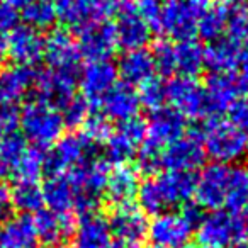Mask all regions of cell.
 <instances>
[{"label":"cell","instance_id":"6da1fadb","mask_svg":"<svg viewBox=\"0 0 248 248\" xmlns=\"http://www.w3.org/2000/svg\"><path fill=\"white\" fill-rule=\"evenodd\" d=\"M196 177L190 172H158L140 184L136 199L145 214L169 213L175 207L186 206L194 197Z\"/></svg>","mask_w":248,"mask_h":248},{"label":"cell","instance_id":"7a4b0ae2","mask_svg":"<svg viewBox=\"0 0 248 248\" xmlns=\"http://www.w3.org/2000/svg\"><path fill=\"white\" fill-rule=\"evenodd\" d=\"M19 129L22 138L36 148H51L63 136L65 123L62 112L41 100H29L19 112Z\"/></svg>","mask_w":248,"mask_h":248},{"label":"cell","instance_id":"3957f363","mask_svg":"<svg viewBox=\"0 0 248 248\" xmlns=\"http://www.w3.org/2000/svg\"><path fill=\"white\" fill-rule=\"evenodd\" d=\"M199 136L206 155L216 163L230 165L248 155V133L234 128L228 121L211 119Z\"/></svg>","mask_w":248,"mask_h":248},{"label":"cell","instance_id":"277c9868","mask_svg":"<svg viewBox=\"0 0 248 248\" xmlns=\"http://www.w3.org/2000/svg\"><path fill=\"white\" fill-rule=\"evenodd\" d=\"M201 245L213 248H248V228L238 214L213 211L197 226Z\"/></svg>","mask_w":248,"mask_h":248},{"label":"cell","instance_id":"5b68a950","mask_svg":"<svg viewBox=\"0 0 248 248\" xmlns=\"http://www.w3.org/2000/svg\"><path fill=\"white\" fill-rule=\"evenodd\" d=\"M92 153L93 145L87 141L82 133L63 135L45 155V173L49 177L63 175L89 160Z\"/></svg>","mask_w":248,"mask_h":248},{"label":"cell","instance_id":"8992f818","mask_svg":"<svg viewBox=\"0 0 248 248\" xmlns=\"http://www.w3.org/2000/svg\"><path fill=\"white\" fill-rule=\"evenodd\" d=\"M167 102L172 104L180 116L186 119H201L209 116L204 87L192 77L177 75L165 83Z\"/></svg>","mask_w":248,"mask_h":248},{"label":"cell","instance_id":"52a82bcc","mask_svg":"<svg viewBox=\"0 0 248 248\" xmlns=\"http://www.w3.org/2000/svg\"><path fill=\"white\" fill-rule=\"evenodd\" d=\"M201 11L202 7L194 4L192 0H165L162 5L158 31L177 43L194 39V34H197Z\"/></svg>","mask_w":248,"mask_h":248},{"label":"cell","instance_id":"ba28073f","mask_svg":"<svg viewBox=\"0 0 248 248\" xmlns=\"http://www.w3.org/2000/svg\"><path fill=\"white\" fill-rule=\"evenodd\" d=\"M119 0H55L56 17L68 28L80 29L97 21H107Z\"/></svg>","mask_w":248,"mask_h":248},{"label":"cell","instance_id":"9c48e42d","mask_svg":"<svg viewBox=\"0 0 248 248\" xmlns=\"http://www.w3.org/2000/svg\"><path fill=\"white\" fill-rule=\"evenodd\" d=\"M231 167L223 163H211L204 167L199 177H196L194 197L196 204L207 211H219L224 206Z\"/></svg>","mask_w":248,"mask_h":248},{"label":"cell","instance_id":"30bf717a","mask_svg":"<svg viewBox=\"0 0 248 248\" xmlns=\"http://www.w3.org/2000/svg\"><path fill=\"white\" fill-rule=\"evenodd\" d=\"M194 224L182 213H163L148 223V234L155 248H186L194 233Z\"/></svg>","mask_w":248,"mask_h":248},{"label":"cell","instance_id":"8fae6325","mask_svg":"<svg viewBox=\"0 0 248 248\" xmlns=\"http://www.w3.org/2000/svg\"><path fill=\"white\" fill-rule=\"evenodd\" d=\"M146 138V123L140 117L121 123L106 143V162L114 165H126L136 156L140 146Z\"/></svg>","mask_w":248,"mask_h":248},{"label":"cell","instance_id":"7c38bea8","mask_svg":"<svg viewBox=\"0 0 248 248\" xmlns=\"http://www.w3.org/2000/svg\"><path fill=\"white\" fill-rule=\"evenodd\" d=\"M116 31L117 46L124 48L126 51L133 49H143L152 39V29L145 24L138 16L135 7V0H119L116 7Z\"/></svg>","mask_w":248,"mask_h":248},{"label":"cell","instance_id":"4fadbf2b","mask_svg":"<svg viewBox=\"0 0 248 248\" xmlns=\"http://www.w3.org/2000/svg\"><path fill=\"white\" fill-rule=\"evenodd\" d=\"M77 46L82 56L89 62L109 60L117 49V39L114 24L107 21H97L77 29Z\"/></svg>","mask_w":248,"mask_h":248},{"label":"cell","instance_id":"5bb4252c","mask_svg":"<svg viewBox=\"0 0 248 248\" xmlns=\"http://www.w3.org/2000/svg\"><path fill=\"white\" fill-rule=\"evenodd\" d=\"M162 167L172 172H190L199 169L206 160L202 141H201L199 133H190L184 135L172 145L162 150Z\"/></svg>","mask_w":248,"mask_h":248},{"label":"cell","instance_id":"9a60e30c","mask_svg":"<svg viewBox=\"0 0 248 248\" xmlns=\"http://www.w3.org/2000/svg\"><path fill=\"white\" fill-rule=\"evenodd\" d=\"M184 135L186 119L172 107H162L152 112L150 119L146 121V138L143 143L162 152Z\"/></svg>","mask_w":248,"mask_h":248},{"label":"cell","instance_id":"2e32d148","mask_svg":"<svg viewBox=\"0 0 248 248\" xmlns=\"http://www.w3.org/2000/svg\"><path fill=\"white\" fill-rule=\"evenodd\" d=\"M34 87L38 100L62 110L75 97L77 77L72 72H60V70L49 68L36 77Z\"/></svg>","mask_w":248,"mask_h":248},{"label":"cell","instance_id":"e0dca14e","mask_svg":"<svg viewBox=\"0 0 248 248\" xmlns=\"http://www.w3.org/2000/svg\"><path fill=\"white\" fill-rule=\"evenodd\" d=\"M107 223L116 241L140 245L148 234V221L145 213L133 204L114 206Z\"/></svg>","mask_w":248,"mask_h":248},{"label":"cell","instance_id":"ac0fdd59","mask_svg":"<svg viewBox=\"0 0 248 248\" xmlns=\"http://www.w3.org/2000/svg\"><path fill=\"white\" fill-rule=\"evenodd\" d=\"M117 83V68L109 60L89 62L78 77L82 97L89 104H99L100 99Z\"/></svg>","mask_w":248,"mask_h":248},{"label":"cell","instance_id":"d6986e66","mask_svg":"<svg viewBox=\"0 0 248 248\" xmlns=\"http://www.w3.org/2000/svg\"><path fill=\"white\" fill-rule=\"evenodd\" d=\"M99 104L102 109V116L107 121H117L119 124L138 117L140 107H141L138 90L126 82H117L100 99Z\"/></svg>","mask_w":248,"mask_h":248},{"label":"cell","instance_id":"ffe728a7","mask_svg":"<svg viewBox=\"0 0 248 248\" xmlns=\"http://www.w3.org/2000/svg\"><path fill=\"white\" fill-rule=\"evenodd\" d=\"M43 58L48 62L51 70L75 73L80 63V55L77 41L70 32L63 29H56L48 34L45 39V55Z\"/></svg>","mask_w":248,"mask_h":248},{"label":"cell","instance_id":"44dd1931","mask_svg":"<svg viewBox=\"0 0 248 248\" xmlns=\"http://www.w3.org/2000/svg\"><path fill=\"white\" fill-rule=\"evenodd\" d=\"M45 55V38L39 31L17 26L7 36V56H11L19 66H34Z\"/></svg>","mask_w":248,"mask_h":248},{"label":"cell","instance_id":"7402d4cb","mask_svg":"<svg viewBox=\"0 0 248 248\" xmlns=\"http://www.w3.org/2000/svg\"><path fill=\"white\" fill-rule=\"evenodd\" d=\"M243 83L233 73H213L204 87L209 116L224 112L243 92Z\"/></svg>","mask_w":248,"mask_h":248},{"label":"cell","instance_id":"603a6c76","mask_svg":"<svg viewBox=\"0 0 248 248\" xmlns=\"http://www.w3.org/2000/svg\"><path fill=\"white\" fill-rule=\"evenodd\" d=\"M38 73L31 66H9L0 70V109L11 107L34 87Z\"/></svg>","mask_w":248,"mask_h":248},{"label":"cell","instance_id":"cb8c5ba5","mask_svg":"<svg viewBox=\"0 0 248 248\" xmlns=\"http://www.w3.org/2000/svg\"><path fill=\"white\" fill-rule=\"evenodd\" d=\"M72 234L73 248H110L114 241L109 223L99 213L80 217Z\"/></svg>","mask_w":248,"mask_h":248},{"label":"cell","instance_id":"d4e9b609","mask_svg":"<svg viewBox=\"0 0 248 248\" xmlns=\"http://www.w3.org/2000/svg\"><path fill=\"white\" fill-rule=\"evenodd\" d=\"M36 236L43 243L56 245L62 240L68 238L75 230V219L72 214H58L49 209H41L32 217Z\"/></svg>","mask_w":248,"mask_h":248},{"label":"cell","instance_id":"484cf974","mask_svg":"<svg viewBox=\"0 0 248 248\" xmlns=\"http://www.w3.org/2000/svg\"><path fill=\"white\" fill-rule=\"evenodd\" d=\"M117 68V75H121L123 82L129 83V85H141L146 80L153 78L155 75V63H153V56L148 49H133V51H126L119 60Z\"/></svg>","mask_w":248,"mask_h":248},{"label":"cell","instance_id":"4316f807","mask_svg":"<svg viewBox=\"0 0 248 248\" xmlns=\"http://www.w3.org/2000/svg\"><path fill=\"white\" fill-rule=\"evenodd\" d=\"M41 189L43 201L53 213L70 214V211L75 207L77 190L68 173L49 177Z\"/></svg>","mask_w":248,"mask_h":248},{"label":"cell","instance_id":"83f0119b","mask_svg":"<svg viewBox=\"0 0 248 248\" xmlns=\"http://www.w3.org/2000/svg\"><path fill=\"white\" fill-rule=\"evenodd\" d=\"M138 187V170L128 165H117L114 170H110L104 194L114 206H123V204L133 202Z\"/></svg>","mask_w":248,"mask_h":248},{"label":"cell","instance_id":"f1b7e54d","mask_svg":"<svg viewBox=\"0 0 248 248\" xmlns=\"http://www.w3.org/2000/svg\"><path fill=\"white\" fill-rule=\"evenodd\" d=\"M241 49L231 39L219 38L204 48V66L213 73H231L238 68Z\"/></svg>","mask_w":248,"mask_h":248},{"label":"cell","instance_id":"f546056e","mask_svg":"<svg viewBox=\"0 0 248 248\" xmlns=\"http://www.w3.org/2000/svg\"><path fill=\"white\" fill-rule=\"evenodd\" d=\"M38 240L32 217L28 214L9 217L0 226V245L4 248H32Z\"/></svg>","mask_w":248,"mask_h":248},{"label":"cell","instance_id":"4dcf8cb0","mask_svg":"<svg viewBox=\"0 0 248 248\" xmlns=\"http://www.w3.org/2000/svg\"><path fill=\"white\" fill-rule=\"evenodd\" d=\"M175 53V72L182 77L196 78L197 73L204 68V48L196 39H186L173 45Z\"/></svg>","mask_w":248,"mask_h":248},{"label":"cell","instance_id":"1f68e13d","mask_svg":"<svg viewBox=\"0 0 248 248\" xmlns=\"http://www.w3.org/2000/svg\"><path fill=\"white\" fill-rule=\"evenodd\" d=\"M45 150L26 148L17 158L9 175L14 177L16 182H38L39 177L45 173Z\"/></svg>","mask_w":248,"mask_h":248},{"label":"cell","instance_id":"d6a6232c","mask_svg":"<svg viewBox=\"0 0 248 248\" xmlns=\"http://www.w3.org/2000/svg\"><path fill=\"white\" fill-rule=\"evenodd\" d=\"M9 204H12L21 214H36L45 206L41 186L38 182H16L9 192Z\"/></svg>","mask_w":248,"mask_h":248},{"label":"cell","instance_id":"836d02e7","mask_svg":"<svg viewBox=\"0 0 248 248\" xmlns=\"http://www.w3.org/2000/svg\"><path fill=\"white\" fill-rule=\"evenodd\" d=\"M228 16L230 12L223 4L206 7L204 11H201L199 21H197V34L207 41L219 39L221 34L226 31Z\"/></svg>","mask_w":248,"mask_h":248},{"label":"cell","instance_id":"e575fe53","mask_svg":"<svg viewBox=\"0 0 248 248\" xmlns=\"http://www.w3.org/2000/svg\"><path fill=\"white\" fill-rule=\"evenodd\" d=\"M224 207L233 214H240L248 207V170L241 167L231 169Z\"/></svg>","mask_w":248,"mask_h":248},{"label":"cell","instance_id":"d590c367","mask_svg":"<svg viewBox=\"0 0 248 248\" xmlns=\"http://www.w3.org/2000/svg\"><path fill=\"white\" fill-rule=\"evenodd\" d=\"M22 19L28 28L34 31H45L51 29L56 22V9L55 0H34L22 9Z\"/></svg>","mask_w":248,"mask_h":248},{"label":"cell","instance_id":"8d00e7d4","mask_svg":"<svg viewBox=\"0 0 248 248\" xmlns=\"http://www.w3.org/2000/svg\"><path fill=\"white\" fill-rule=\"evenodd\" d=\"M226 32L228 39H231L234 45L248 48V5L234 7L233 12H230Z\"/></svg>","mask_w":248,"mask_h":248},{"label":"cell","instance_id":"74e56055","mask_svg":"<svg viewBox=\"0 0 248 248\" xmlns=\"http://www.w3.org/2000/svg\"><path fill=\"white\" fill-rule=\"evenodd\" d=\"M140 104L145 106L146 109H150L152 112L165 107L167 95H165V83H162V80L158 78H150L145 83L140 85L138 90Z\"/></svg>","mask_w":248,"mask_h":248},{"label":"cell","instance_id":"f35d334b","mask_svg":"<svg viewBox=\"0 0 248 248\" xmlns=\"http://www.w3.org/2000/svg\"><path fill=\"white\" fill-rule=\"evenodd\" d=\"M83 131L82 135L85 136L87 141H90L93 146L95 145H106L107 140L112 135V128L110 123L102 116V114H90L87 121L83 123Z\"/></svg>","mask_w":248,"mask_h":248},{"label":"cell","instance_id":"ab89813d","mask_svg":"<svg viewBox=\"0 0 248 248\" xmlns=\"http://www.w3.org/2000/svg\"><path fill=\"white\" fill-rule=\"evenodd\" d=\"M60 112H62L65 128L66 126L68 128H78V126H83L87 117L90 116V104L83 97L75 95Z\"/></svg>","mask_w":248,"mask_h":248},{"label":"cell","instance_id":"60d3db41","mask_svg":"<svg viewBox=\"0 0 248 248\" xmlns=\"http://www.w3.org/2000/svg\"><path fill=\"white\" fill-rule=\"evenodd\" d=\"M152 56L153 63H155V72L165 77L175 73V53H173V45L170 41L156 43Z\"/></svg>","mask_w":248,"mask_h":248},{"label":"cell","instance_id":"b9f144b4","mask_svg":"<svg viewBox=\"0 0 248 248\" xmlns=\"http://www.w3.org/2000/svg\"><path fill=\"white\" fill-rule=\"evenodd\" d=\"M160 156H162V152H160V150L143 143V145L140 146L138 153H136V162H138V169L136 170H138V172H143V173H150V175H155L156 170L162 167Z\"/></svg>","mask_w":248,"mask_h":248},{"label":"cell","instance_id":"7bdbcfd3","mask_svg":"<svg viewBox=\"0 0 248 248\" xmlns=\"http://www.w3.org/2000/svg\"><path fill=\"white\" fill-rule=\"evenodd\" d=\"M163 0H135V7L140 17L145 21V24L150 29L158 31L160 16H162Z\"/></svg>","mask_w":248,"mask_h":248},{"label":"cell","instance_id":"ee69618b","mask_svg":"<svg viewBox=\"0 0 248 248\" xmlns=\"http://www.w3.org/2000/svg\"><path fill=\"white\" fill-rule=\"evenodd\" d=\"M228 112V123L233 124L234 128L248 133V97L240 95L230 107Z\"/></svg>","mask_w":248,"mask_h":248},{"label":"cell","instance_id":"f6af8a7d","mask_svg":"<svg viewBox=\"0 0 248 248\" xmlns=\"http://www.w3.org/2000/svg\"><path fill=\"white\" fill-rule=\"evenodd\" d=\"M19 9L7 0H0V32H11L19 26Z\"/></svg>","mask_w":248,"mask_h":248},{"label":"cell","instance_id":"bcb514c9","mask_svg":"<svg viewBox=\"0 0 248 248\" xmlns=\"http://www.w3.org/2000/svg\"><path fill=\"white\" fill-rule=\"evenodd\" d=\"M19 133V110L16 106L0 109V136Z\"/></svg>","mask_w":248,"mask_h":248},{"label":"cell","instance_id":"7dc6e473","mask_svg":"<svg viewBox=\"0 0 248 248\" xmlns=\"http://www.w3.org/2000/svg\"><path fill=\"white\" fill-rule=\"evenodd\" d=\"M238 68H240V82L243 83L245 89H248V48L245 51H241L240 56V63H238Z\"/></svg>","mask_w":248,"mask_h":248},{"label":"cell","instance_id":"c3c4849f","mask_svg":"<svg viewBox=\"0 0 248 248\" xmlns=\"http://www.w3.org/2000/svg\"><path fill=\"white\" fill-rule=\"evenodd\" d=\"M7 58V36L0 32V63Z\"/></svg>","mask_w":248,"mask_h":248},{"label":"cell","instance_id":"681fc988","mask_svg":"<svg viewBox=\"0 0 248 248\" xmlns=\"http://www.w3.org/2000/svg\"><path fill=\"white\" fill-rule=\"evenodd\" d=\"M7 207H9V194L7 196H0V219L4 217Z\"/></svg>","mask_w":248,"mask_h":248},{"label":"cell","instance_id":"f907efd6","mask_svg":"<svg viewBox=\"0 0 248 248\" xmlns=\"http://www.w3.org/2000/svg\"><path fill=\"white\" fill-rule=\"evenodd\" d=\"M2 175H9V165H7V162H5L2 152H0V177Z\"/></svg>","mask_w":248,"mask_h":248},{"label":"cell","instance_id":"816d5d0a","mask_svg":"<svg viewBox=\"0 0 248 248\" xmlns=\"http://www.w3.org/2000/svg\"><path fill=\"white\" fill-rule=\"evenodd\" d=\"M110 248H140V245H133V243H124V241H112Z\"/></svg>","mask_w":248,"mask_h":248},{"label":"cell","instance_id":"f5cc1de1","mask_svg":"<svg viewBox=\"0 0 248 248\" xmlns=\"http://www.w3.org/2000/svg\"><path fill=\"white\" fill-rule=\"evenodd\" d=\"M7 2H11L16 9H24L26 5L31 4V2H34V0H7Z\"/></svg>","mask_w":248,"mask_h":248},{"label":"cell","instance_id":"db71d44e","mask_svg":"<svg viewBox=\"0 0 248 248\" xmlns=\"http://www.w3.org/2000/svg\"><path fill=\"white\" fill-rule=\"evenodd\" d=\"M223 5H233V7H241V5H247L248 0H221Z\"/></svg>","mask_w":248,"mask_h":248},{"label":"cell","instance_id":"11a10c76","mask_svg":"<svg viewBox=\"0 0 248 248\" xmlns=\"http://www.w3.org/2000/svg\"><path fill=\"white\" fill-rule=\"evenodd\" d=\"M192 2H194V4H197V5H199V7H202V5H204V4H207V2H209V0H192Z\"/></svg>","mask_w":248,"mask_h":248},{"label":"cell","instance_id":"9f6ffc18","mask_svg":"<svg viewBox=\"0 0 248 248\" xmlns=\"http://www.w3.org/2000/svg\"><path fill=\"white\" fill-rule=\"evenodd\" d=\"M7 194H9V190L5 189V187L2 186V184H0V196H7Z\"/></svg>","mask_w":248,"mask_h":248},{"label":"cell","instance_id":"6f0895ef","mask_svg":"<svg viewBox=\"0 0 248 248\" xmlns=\"http://www.w3.org/2000/svg\"><path fill=\"white\" fill-rule=\"evenodd\" d=\"M243 221H245V224H247V228H248V207L245 209V217H243Z\"/></svg>","mask_w":248,"mask_h":248},{"label":"cell","instance_id":"680465c9","mask_svg":"<svg viewBox=\"0 0 248 248\" xmlns=\"http://www.w3.org/2000/svg\"><path fill=\"white\" fill-rule=\"evenodd\" d=\"M192 248H213V247H206V245H199V247H192Z\"/></svg>","mask_w":248,"mask_h":248},{"label":"cell","instance_id":"91938a15","mask_svg":"<svg viewBox=\"0 0 248 248\" xmlns=\"http://www.w3.org/2000/svg\"><path fill=\"white\" fill-rule=\"evenodd\" d=\"M56 248H68V247H56Z\"/></svg>","mask_w":248,"mask_h":248},{"label":"cell","instance_id":"94428289","mask_svg":"<svg viewBox=\"0 0 248 248\" xmlns=\"http://www.w3.org/2000/svg\"><path fill=\"white\" fill-rule=\"evenodd\" d=\"M0 248H4V247H2V245H0Z\"/></svg>","mask_w":248,"mask_h":248},{"label":"cell","instance_id":"6125c7cd","mask_svg":"<svg viewBox=\"0 0 248 248\" xmlns=\"http://www.w3.org/2000/svg\"><path fill=\"white\" fill-rule=\"evenodd\" d=\"M32 248H36V247H32Z\"/></svg>","mask_w":248,"mask_h":248},{"label":"cell","instance_id":"be15d7a7","mask_svg":"<svg viewBox=\"0 0 248 248\" xmlns=\"http://www.w3.org/2000/svg\"><path fill=\"white\" fill-rule=\"evenodd\" d=\"M153 248H155V247H153Z\"/></svg>","mask_w":248,"mask_h":248}]
</instances>
